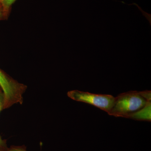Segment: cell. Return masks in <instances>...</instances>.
Masks as SVG:
<instances>
[{
	"mask_svg": "<svg viewBox=\"0 0 151 151\" xmlns=\"http://www.w3.org/2000/svg\"><path fill=\"white\" fill-rule=\"evenodd\" d=\"M139 93L147 101H151V93L150 91H144L142 92H139Z\"/></svg>",
	"mask_w": 151,
	"mask_h": 151,
	"instance_id": "ba28073f",
	"label": "cell"
},
{
	"mask_svg": "<svg viewBox=\"0 0 151 151\" xmlns=\"http://www.w3.org/2000/svg\"><path fill=\"white\" fill-rule=\"evenodd\" d=\"M67 95L72 100L88 103L108 113L111 111L115 100V97L109 94H93L76 90L69 91Z\"/></svg>",
	"mask_w": 151,
	"mask_h": 151,
	"instance_id": "3957f363",
	"label": "cell"
},
{
	"mask_svg": "<svg viewBox=\"0 0 151 151\" xmlns=\"http://www.w3.org/2000/svg\"><path fill=\"white\" fill-rule=\"evenodd\" d=\"M0 88H1V87H0Z\"/></svg>",
	"mask_w": 151,
	"mask_h": 151,
	"instance_id": "30bf717a",
	"label": "cell"
},
{
	"mask_svg": "<svg viewBox=\"0 0 151 151\" xmlns=\"http://www.w3.org/2000/svg\"><path fill=\"white\" fill-rule=\"evenodd\" d=\"M0 151H26V148L24 146H13L9 148L6 147L0 148Z\"/></svg>",
	"mask_w": 151,
	"mask_h": 151,
	"instance_id": "52a82bcc",
	"label": "cell"
},
{
	"mask_svg": "<svg viewBox=\"0 0 151 151\" xmlns=\"http://www.w3.org/2000/svg\"><path fill=\"white\" fill-rule=\"evenodd\" d=\"M4 94L1 89L0 88V112L4 109ZM7 147L6 142L2 139L1 137L0 136V148Z\"/></svg>",
	"mask_w": 151,
	"mask_h": 151,
	"instance_id": "8992f818",
	"label": "cell"
},
{
	"mask_svg": "<svg viewBox=\"0 0 151 151\" xmlns=\"http://www.w3.org/2000/svg\"><path fill=\"white\" fill-rule=\"evenodd\" d=\"M148 101L137 91L122 93L115 97L113 107L108 114L115 117L127 118L144 107Z\"/></svg>",
	"mask_w": 151,
	"mask_h": 151,
	"instance_id": "6da1fadb",
	"label": "cell"
},
{
	"mask_svg": "<svg viewBox=\"0 0 151 151\" xmlns=\"http://www.w3.org/2000/svg\"><path fill=\"white\" fill-rule=\"evenodd\" d=\"M0 87L4 97V109L10 108L15 104H22L23 94L27 86L14 80L0 69Z\"/></svg>",
	"mask_w": 151,
	"mask_h": 151,
	"instance_id": "7a4b0ae2",
	"label": "cell"
},
{
	"mask_svg": "<svg viewBox=\"0 0 151 151\" xmlns=\"http://www.w3.org/2000/svg\"><path fill=\"white\" fill-rule=\"evenodd\" d=\"M16 0H0L2 6L4 14L6 19L8 18L10 14L12 6Z\"/></svg>",
	"mask_w": 151,
	"mask_h": 151,
	"instance_id": "5b68a950",
	"label": "cell"
},
{
	"mask_svg": "<svg viewBox=\"0 0 151 151\" xmlns=\"http://www.w3.org/2000/svg\"><path fill=\"white\" fill-rule=\"evenodd\" d=\"M6 19L4 14L2 6L0 2V21Z\"/></svg>",
	"mask_w": 151,
	"mask_h": 151,
	"instance_id": "9c48e42d",
	"label": "cell"
},
{
	"mask_svg": "<svg viewBox=\"0 0 151 151\" xmlns=\"http://www.w3.org/2000/svg\"><path fill=\"white\" fill-rule=\"evenodd\" d=\"M127 118L137 121H151V101H148L142 108L135 113H132Z\"/></svg>",
	"mask_w": 151,
	"mask_h": 151,
	"instance_id": "277c9868",
	"label": "cell"
}]
</instances>
